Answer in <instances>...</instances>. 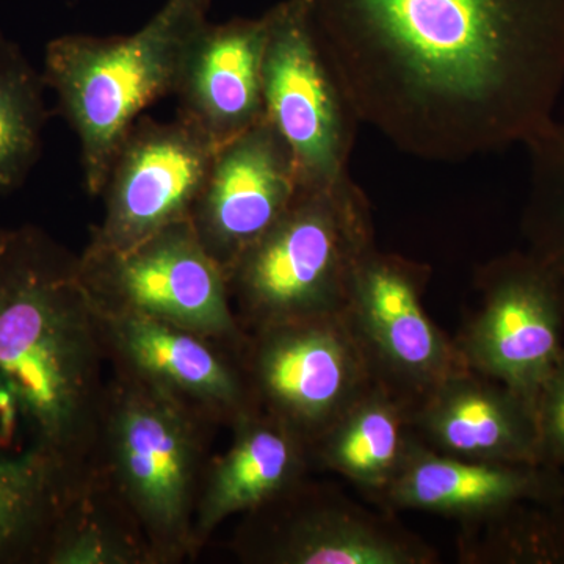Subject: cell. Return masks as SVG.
Here are the masks:
<instances>
[{
	"label": "cell",
	"instance_id": "cell-23",
	"mask_svg": "<svg viewBox=\"0 0 564 564\" xmlns=\"http://www.w3.org/2000/svg\"><path fill=\"white\" fill-rule=\"evenodd\" d=\"M46 88L43 73L0 33V195L18 191L39 162Z\"/></svg>",
	"mask_w": 564,
	"mask_h": 564
},
{
	"label": "cell",
	"instance_id": "cell-14",
	"mask_svg": "<svg viewBox=\"0 0 564 564\" xmlns=\"http://www.w3.org/2000/svg\"><path fill=\"white\" fill-rule=\"evenodd\" d=\"M302 188L291 150L263 118L217 148L188 221L226 273L280 220Z\"/></svg>",
	"mask_w": 564,
	"mask_h": 564
},
{
	"label": "cell",
	"instance_id": "cell-25",
	"mask_svg": "<svg viewBox=\"0 0 564 564\" xmlns=\"http://www.w3.org/2000/svg\"><path fill=\"white\" fill-rule=\"evenodd\" d=\"M541 463L564 467V350L534 402Z\"/></svg>",
	"mask_w": 564,
	"mask_h": 564
},
{
	"label": "cell",
	"instance_id": "cell-15",
	"mask_svg": "<svg viewBox=\"0 0 564 564\" xmlns=\"http://www.w3.org/2000/svg\"><path fill=\"white\" fill-rule=\"evenodd\" d=\"M419 443L455 458L543 464L534 404L485 375L464 370L414 408Z\"/></svg>",
	"mask_w": 564,
	"mask_h": 564
},
{
	"label": "cell",
	"instance_id": "cell-11",
	"mask_svg": "<svg viewBox=\"0 0 564 564\" xmlns=\"http://www.w3.org/2000/svg\"><path fill=\"white\" fill-rule=\"evenodd\" d=\"M475 288L477 313L454 337L464 364L534 404L564 350L562 293L527 250L484 263Z\"/></svg>",
	"mask_w": 564,
	"mask_h": 564
},
{
	"label": "cell",
	"instance_id": "cell-16",
	"mask_svg": "<svg viewBox=\"0 0 564 564\" xmlns=\"http://www.w3.org/2000/svg\"><path fill=\"white\" fill-rule=\"evenodd\" d=\"M265 14L207 22L196 35L177 84V115L217 147L263 120Z\"/></svg>",
	"mask_w": 564,
	"mask_h": 564
},
{
	"label": "cell",
	"instance_id": "cell-5",
	"mask_svg": "<svg viewBox=\"0 0 564 564\" xmlns=\"http://www.w3.org/2000/svg\"><path fill=\"white\" fill-rule=\"evenodd\" d=\"M377 248L369 199L351 174L303 187L292 206L226 272L245 333L343 314L352 282Z\"/></svg>",
	"mask_w": 564,
	"mask_h": 564
},
{
	"label": "cell",
	"instance_id": "cell-17",
	"mask_svg": "<svg viewBox=\"0 0 564 564\" xmlns=\"http://www.w3.org/2000/svg\"><path fill=\"white\" fill-rule=\"evenodd\" d=\"M563 497L564 474L558 467L470 462L417 443L381 508L445 516L459 524L524 500Z\"/></svg>",
	"mask_w": 564,
	"mask_h": 564
},
{
	"label": "cell",
	"instance_id": "cell-8",
	"mask_svg": "<svg viewBox=\"0 0 564 564\" xmlns=\"http://www.w3.org/2000/svg\"><path fill=\"white\" fill-rule=\"evenodd\" d=\"M80 281L95 307L147 315L242 347L223 267L210 258L191 221L174 223L124 250L79 254Z\"/></svg>",
	"mask_w": 564,
	"mask_h": 564
},
{
	"label": "cell",
	"instance_id": "cell-22",
	"mask_svg": "<svg viewBox=\"0 0 564 564\" xmlns=\"http://www.w3.org/2000/svg\"><path fill=\"white\" fill-rule=\"evenodd\" d=\"M456 552L464 564H564V497L459 522Z\"/></svg>",
	"mask_w": 564,
	"mask_h": 564
},
{
	"label": "cell",
	"instance_id": "cell-20",
	"mask_svg": "<svg viewBox=\"0 0 564 564\" xmlns=\"http://www.w3.org/2000/svg\"><path fill=\"white\" fill-rule=\"evenodd\" d=\"M84 485L57 464L0 451V564H44L66 505Z\"/></svg>",
	"mask_w": 564,
	"mask_h": 564
},
{
	"label": "cell",
	"instance_id": "cell-7",
	"mask_svg": "<svg viewBox=\"0 0 564 564\" xmlns=\"http://www.w3.org/2000/svg\"><path fill=\"white\" fill-rule=\"evenodd\" d=\"M231 549L248 564H436L440 554L383 508L310 477L240 516Z\"/></svg>",
	"mask_w": 564,
	"mask_h": 564
},
{
	"label": "cell",
	"instance_id": "cell-2",
	"mask_svg": "<svg viewBox=\"0 0 564 564\" xmlns=\"http://www.w3.org/2000/svg\"><path fill=\"white\" fill-rule=\"evenodd\" d=\"M110 366L73 254L36 226L0 251V451L95 473Z\"/></svg>",
	"mask_w": 564,
	"mask_h": 564
},
{
	"label": "cell",
	"instance_id": "cell-13",
	"mask_svg": "<svg viewBox=\"0 0 564 564\" xmlns=\"http://www.w3.org/2000/svg\"><path fill=\"white\" fill-rule=\"evenodd\" d=\"M95 311L115 372L169 393L215 425L231 426L256 410L239 350L159 318Z\"/></svg>",
	"mask_w": 564,
	"mask_h": 564
},
{
	"label": "cell",
	"instance_id": "cell-19",
	"mask_svg": "<svg viewBox=\"0 0 564 564\" xmlns=\"http://www.w3.org/2000/svg\"><path fill=\"white\" fill-rule=\"evenodd\" d=\"M415 404L377 383L310 445L311 467L339 475L381 508L419 443Z\"/></svg>",
	"mask_w": 564,
	"mask_h": 564
},
{
	"label": "cell",
	"instance_id": "cell-9",
	"mask_svg": "<svg viewBox=\"0 0 564 564\" xmlns=\"http://www.w3.org/2000/svg\"><path fill=\"white\" fill-rule=\"evenodd\" d=\"M239 361L256 410L311 445L373 384L343 314L245 333Z\"/></svg>",
	"mask_w": 564,
	"mask_h": 564
},
{
	"label": "cell",
	"instance_id": "cell-1",
	"mask_svg": "<svg viewBox=\"0 0 564 564\" xmlns=\"http://www.w3.org/2000/svg\"><path fill=\"white\" fill-rule=\"evenodd\" d=\"M361 124L462 162L532 139L564 85V0H311Z\"/></svg>",
	"mask_w": 564,
	"mask_h": 564
},
{
	"label": "cell",
	"instance_id": "cell-24",
	"mask_svg": "<svg viewBox=\"0 0 564 564\" xmlns=\"http://www.w3.org/2000/svg\"><path fill=\"white\" fill-rule=\"evenodd\" d=\"M530 187L522 231L564 302V122L552 120L525 143Z\"/></svg>",
	"mask_w": 564,
	"mask_h": 564
},
{
	"label": "cell",
	"instance_id": "cell-4",
	"mask_svg": "<svg viewBox=\"0 0 564 564\" xmlns=\"http://www.w3.org/2000/svg\"><path fill=\"white\" fill-rule=\"evenodd\" d=\"M218 425L110 369L95 473L140 527L152 564L196 556L195 516Z\"/></svg>",
	"mask_w": 564,
	"mask_h": 564
},
{
	"label": "cell",
	"instance_id": "cell-18",
	"mask_svg": "<svg viewBox=\"0 0 564 564\" xmlns=\"http://www.w3.org/2000/svg\"><path fill=\"white\" fill-rule=\"evenodd\" d=\"M225 454L212 456L195 516L196 551L218 527L280 496L313 473L310 445L299 434L258 410L229 426Z\"/></svg>",
	"mask_w": 564,
	"mask_h": 564
},
{
	"label": "cell",
	"instance_id": "cell-26",
	"mask_svg": "<svg viewBox=\"0 0 564 564\" xmlns=\"http://www.w3.org/2000/svg\"><path fill=\"white\" fill-rule=\"evenodd\" d=\"M11 229L0 228V251L6 247L7 240H9Z\"/></svg>",
	"mask_w": 564,
	"mask_h": 564
},
{
	"label": "cell",
	"instance_id": "cell-6",
	"mask_svg": "<svg viewBox=\"0 0 564 564\" xmlns=\"http://www.w3.org/2000/svg\"><path fill=\"white\" fill-rule=\"evenodd\" d=\"M263 118L295 159L303 187L350 174L359 121L315 24L311 0H282L265 11Z\"/></svg>",
	"mask_w": 564,
	"mask_h": 564
},
{
	"label": "cell",
	"instance_id": "cell-10",
	"mask_svg": "<svg viewBox=\"0 0 564 564\" xmlns=\"http://www.w3.org/2000/svg\"><path fill=\"white\" fill-rule=\"evenodd\" d=\"M430 274L426 263L377 247L359 267L343 313L373 380L415 406L467 370L455 340L426 313Z\"/></svg>",
	"mask_w": 564,
	"mask_h": 564
},
{
	"label": "cell",
	"instance_id": "cell-21",
	"mask_svg": "<svg viewBox=\"0 0 564 564\" xmlns=\"http://www.w3.org/2000/svg\"><path fill=\"white\" fill-rule=\"evenodd\" d=\"M44 564H152L147 540L128 508L93 473L66 505Z\"/></svg>",
	"mask_w": 564,
	"mask_h": 564
},
{
	"label": "cell",
	"instance_id": "cell-12",
	"mask_svg": "<svg viewBox=\"0 0 564 564\" xmlns=\"http://www.w3.org/2000/svg\"><path fill=\"white\" fill-rule=\"evenodd\" d=\"M217 144L177 115L141 117L115 152L101 192L104 217L88 250H124L174 223L187 221Z\"/></svg>",
	"mask_w": 564,
	"mask_h": 564
},
{
	"label": "cell",
	"instance_id": "cell-3",
	"mask_svg": "<svg viewBox=\"0 0 564 564\" xmlns=\"http://www.w3.org/2000/svg\"><path fill=\"white\" fill-rule=\"evenodd\" d=\"M210 6L212 0H165L131 35H63L47 43L41 73L79 140L91 196H101L115 152L144 110L176 93Z\"/></svg>",
	"mask_w": 564,
	"mask_h": 564
}]
</instances>
